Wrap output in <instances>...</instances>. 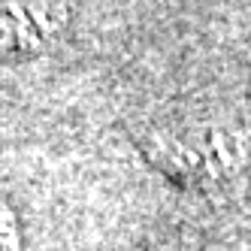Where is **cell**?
<instances>
[{
    "instance_id": "cell-2",
    "label": "cell",
    "mask_w": 251,
    "mask_h": 251,
    "mask_svg": "<svg viewBox=\"0 0 251 251\" xmlns=\"http://www.w3.org/2000/svg\"><path fill=\"white\" fill-rule=\"evenodd\" d=\"M0 251H19V245H15L12 218H9V212L3 206H0Z\"/></svg>"
},
{
    "instance_id": "cell-1",
    "label": "cell",
    "mask_w": 251,
    "mask_h": 251,
    "mask_svg": "<svg viewBox=\"0 0 251 251\" xmlns=\"http://www.w3.org/2000/svg\"><path fill=\"white\" fill-rule=\"evenodd\" d=\"M49 22H40L33 6L19 0H0V51H33L49 37Z\"/></svg>"
}]
</instances>
